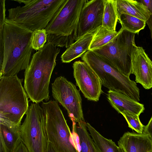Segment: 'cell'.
I'll use <instances>...</instances> for the list:
<instances>
[{
	"label": "cell",
	"mask_w": 152,
	"mask_h": 152,
	"mask_svg": "<svg viewBox=\"0 0 152 152\" xmlns=\"http://www.w3.org/2000/svg\"><path fill=\"white\" fill-rule=\"evenodd\" d=\"M33 31L6 18L3 29L4 52L0 78L11 77L25 70L31 61Z\"/></svg>",
	"instance_id": "1"
},
{
	"label": "cell",
	"mask_w": 152,
	"mask_h": 152,
	"mask_svg": "<svg viewBox=\"0 0 152 152\" xmlns=\"http://www.w3.org/2000/svg\"><path fill=\"white\" fill-rule=\"evenodd\" d=\"M50 42L32 56L30 63L24 72V88L33 103L48 101L49 84L56 59L60 49Z\"/></svg>",
	"instance_id": "2"
},
{
	"label": "cell",
	"mask_w": 152,
	"mask_h": 152,
	"mask_svg": "<svg viewBox=\"0 0 152 152\" xmlns=\"http://www.w3.org/2000/svg\"><path fill=\"white\" fill-rule=\"evenodd\" d=\"M68 0H14L24 5L8 9V18L34 31L45 29Z\"/></svg>",
	"instance_id": "3"
},
{
	"label": "cell",
	"mask_w": 152,
	"mask_h": 152,
	"mask_svg": "<svg viewBox=\"0 0 152 152\" xmlns=\"http://www.w3.org/2000/svg\"><path fill=\"white\" fill-rule=\"evenodd\" d=\"M86 0H68L45 28L47 42L56 47L68 48L76 40L78 20Z\"/></svg>",
	"instance_id": "4"
},
{
	"label": "cell",
	"mask_w": 152,
	"mask_h": 152,
	"mask_svg": "<svg viewBox=\"0 0 152 152\" xmlns=\"http://www.w3.org/2000/svg\"><path fill=\"white\" fill-rule=\"evenodd\" d=\"M23 80L17 75L0 78V119L18 126L29 107Z\"/></svg>",
	"instance_id": "5"
},
{
	"label": "cell",
	"mask_w": 152,
	"mask_h": 152,
	"mask_svg": "<svg viewBox=\"0 0 152 152\" xmlns=\"http://www.w3.org/2000/svg\"><path fill=\"white\" fill-rule=\"evenodd\" d=\"M99 78L102 85L109 90L118 92L139 102L140 90L136 82L131 80L105 61L94 52L88 50L81 57Z\"/></svg>",
	"instance_id": "6"
},
{
	"label": "cell",
	"mask_w": 152,
	"mask_h": 152,
	"mask_svg": "<svg viewBox=\"0 0 152 152\" xmlns=\"http://www.w3.org/2000/svg\"><path fill=\"white\" fill-rule=\"evenodd\" d=\"M41 107L48 141L57 152H79L58 102L52 100L43 102Z\"/></svg>",
	"instance_id": "7"
},
{
	"label": "cell",
	"mask_w": 152,
	"mask_h": 152,
	"mask_svg": "<svg viewBox=\"0 0 152 152\" xmlns=\"http://www.w3.org/2000/svg\"><path fill=\"white\" fill-rule=\"evenodd\" d=\"M135 34L122 28L110 42L94 52L125 75L129 77L132 70V54Z\"/></svg>",
	"instance_id": "8"
},
{
	"label": "cell",
	"mask_w": 152,
	"mask_h": 152,
	"mask_svg": "<svg viewBox=\"0 0 152 152\" xmlns=\"http://www.w3.org/2000/svg\"><path fill=\"white\" fill-rule=\"evenodd\" d=\"M26 114L20 126L22 142L28 152H45L48 141L42 108L39 103H33Z\"/></svg>",
	"instance_id": "9"
},
{
	"label": "cell",
	"mask_w": 152,
	"mask_h": 152,
	"mask_svg": "<svg viewBox=\"0 0 152 152\" xmlns=\"http://www.w3.org/2000/svg\"><path fill=\"white\" fill-rule=\"evenodd\" d=\"M51 88L53 98L66 109L72 122L85 121L82 99L75 86L64 77L60 76L56 78Z\"/></svg>",
	"instance_id": "10"
},
{
	"label": "cell",
	"mask_w": 152,
	"mask_h": 152,
	"mask_svg": "<svg viewBox=\"0 0 152 152\" xmlns=\"http://www.w3.org/2000/svg\"><path fill=\"white\" fill-rule=\"evenodd\" d=\"M76 85L88 100L97 102L103 92L102 84L98 75L85 62L76 61L73 64Z\"/></svg>",
	"instance_id": "11"
},
{
	"label": "cell",
	"mask_w": 152,
	"mask_h": 152,
	"mask_svg": "<svg viewBox=\"0 0 152 152\" xmlns=\"http://www.w3.org/2000/svg\"><path fill=\"white\" fill-rule=\"evenodd\" d=\"M104 7V0L86 1L80 13L76 40L86 33L102 26Z\"/></svg>",
	"instance_id": "12"
},
{
	"label": "cell",
	"mask_w": 152,
	"mask_h": 152,
	"mask_svg": "<svg viewBox=\"0 0 152 152\" xmlns=\"http://www.w3.org/2000/svg\"><path fill=\"white\" fill-rule=\"evenodd\" d=\"M131 74L135 76L136 83L146 89L152 88V61L141 47L135 46L132 54Z\"/></svg>",
	"instance_id": "13"
},
{
	"label": "cell",
	"mask_w": 152,
	"mask_h": 152,
	"mask_svg": "<svg viewBox=\"0 0 152 152\" xmlns=\"http://www.w3.org/2000/svg\"><path fill=\"white\" fill-rule=\"evenodd\" d=\"M118 144L125 152H152V142L149 136L143 133L125 132Z\"/></svg>",
	"instance_id": "14"
},
{
	"label": "cell",
	"mask_w": 152,
	"mask_h": 152,
	"mask_svg": "<svg viewBox=\"0 0 152 152\" xmlns=\"http://www.w3.org/2000/svg\"><path fill=\"white\" fill-rule=\"evenodd\" d=\"M107 98L112 106L119 113L126 111L139 116L145 110L143 104L118 92L109 90Z\"/></svg>",
	"instance_id": "15"
},
{
	"label": "cell",
	"mask_w": 152,
	"mask_h": 152,
	"mask_svg": "<svg viewBox=\"0 0 152 152\" xmlns=\"http://www.w3.org/2000/svg\"><path fill=\"white\" fill-rule=\"evenodd\" d=\"M20 126L0 119V141L7 152H15L22 142Z\"/></svg>",
	"instance_id": "16"
},
{
	"label": "cell",
	"mask_w": 152,
	"mask_h": 152,
	"mask_svg": "<svg viewBox=\"0 0 152 152\" xmlns=\"http://www.w3.org/2000/svg\"><path fill=\"white\" fill-rule=\"evenodd\" d=\"M99 28L86 33L70 46L61 56L62 62L69 63L89 50L93 36Z\"/></svg>",
	"instance_id": "17"
},
{
	"label": "cell",
	"mask_w": 152,
	"mask_h": 152,
	"mask_svg": "<svg viewBox=\"0 0 152 152\" xmlns=\"http://www.w3.org/2000/svg\"><path fill=\"white\" fill-rule=\"evenodd\" d=\"M116 3L118 16L127 14L146 22L151 14L147 7L138 1L116 0Z\"/></svg>",
	"instance_id": "18"
},
{
	"label": "cell",
	"mask_w": 152,
	"mask_h": 152,
	"mask_svg": "<svg viewBox=\"0 0 152 152\" xmlns=\"http://www.w3.org/2000/svg\"><path fill=\"white\" fill-rule=\"evenodd\" d=\"M85 121L72 122L73 131L76 132L80 146V152H98L95 143L89 134Z\"/></svg>",
	"instance_id": "19"
},
{
	"label": "cell",
	"mask_w": 152,
	"mask_h": 152,
	"mask_svg": "<svg viewBox=\"0 0 152 152\" xmlns=\"http://www.w3.org/2000/svg\"><path fill=\"white\" fill-rule=\"evenodd\" d=\"M86 124L98 152H118V146L112 140L104 137L88 123Z\"/></svg>",
	"instance_id": "20"
},
{
	"label": "cell",
	"mask_w": 152,
	"mask_h": 152,
	"mask_svg": "<svg viewBox=\"0 0 152 152\" xmlns=\"http://www.w3.org/2000/svg\"><path fill=\"white\" fill-rule=\"evenodd\" d=\"M104 7L102 26L114 31L118 19L116 0H104Z\"/></svg>",
	"instance_id": "21"
},
{
	"label": "cell",
	"mask_w": 152,
	"mask_h": 152,
	"mask_svg": "<svg viewBox=\"0 0 152 152\" xmlns=\"http://www.w3.org/2000/svg\"><path fill=\"white\" fill-rule=\"evenodd\" d=\"M118 32L108 29L102 26L100 27L93 36L89 50L92 51L105 46L114 39Z\"/></svg>",
	"instance_id": "22"
},
{
	"label": "cell",
	"mask_w": 152,
	"mask_h": 152,
	"mask_svg": "<svg viewBox=\"0 0 152 152\" xmlns=\"http://www.w3.org/2000/svg\"><path fill=\"white\" fill-rule=\"evenodd\" d=\"M118 20L122 28L135 34L144 29L146 23V22L137 18L124 14L119 16Z\"/></svg>",
	"instance_id": "23"
},
{
	"label": "cell",
	"mask_w": 152,
	"mask_h": 152,
	"mask_svg": "<svg viewBox=\"0 0 152 152\" xmlns=\"http://www.w3.org/2000/svg\"><path fill=\"white\" fill-rule=\"evenodd\" d=\"M121 114L125 119L129 127L138 133H143L144 126L140 121L139 115L126 111L124 112Z\"/></svg>",
	"instance_id": "24"
},
{
	"label": "cell",
	"mask_w": 152,
	"mask_h": 152,
	"mask_svg": "<svg viewBox=\"0 0 152 152\" xmlns=\"http://www.w3.org/2000/svg\"><path fill=\"white\" fill-rule=\"evenodd\" d=\"M47 33L45 29L33 31L31 45L33 50H38L43 48L47 41Z\"/></svg>",
	"instance_id": "25"
},
{
	"label": "cell",
	"mask_w": 152,
	"mask_h": 152,
	"mask_svg": "<svg viewBox=\"0 0 152 152\" xmlns=\"http://www.w3.org/2000/svg\"><path fill=\"white\" fill-rule=\"evenodd\" d=\"M5 13H0V63L3 61L4 52L3 29L6 19Z\"/></svg>",
	"instance_id": "26"
},
{
	"label": "cell",
	"mask_w": 152,
	"mask_h": 152,
	"mask_svg": "<svg viewBox=\"0 0 152 152\" xmlns=\"http://www.w3.org/2000/svg\"><path fill=\"white\" fill-rule=\"evenodd\" d=\"M143 4L146 6L151 13L149 18L146 21V23L150 30L151 36L152 38V0H138Z\"/></svg>",
	"instance_id": "27"
},
{
	"label": "cell",
	"mask_w": 152,
	"mask_h": 152,
	"mask_svg": "<svg viewBox=\"0 0 152 152\" xmlns=\"http://www.w3.org/2000/svg\"><path fill=\"white\" fill-rule=\"evenodd\" d=\"M143 133L147 134L152 142V116L148 124L144 126Z\"/></svg>",
	"instance_id": "28"
},
{
	"label": "cell",
	"mask_w": 152,
	"mask_h": 152,
	"mask_svg": "<svg viewBox=\"0 0 152 152\" xmlns=\"http://www.w3.org/2000/svg\"><path fill=\"white\" fill-rule=\"evenodd\" d=\"M15 152H28L25 145L21 142Z\"/></svg>",
	"instance_id": "29"
},
{
	"label": "cell",
	"mask_w": 152,
	"mask_h": 152,
	"mask_svg": "<svg viewBox=\"0 0 152 152\" xmlns=\"http://www.w3.org/2000/svg\"><path fill=\"white\" fill-rule=\"evenodd\" d=\"M45 152H57L53 145L48 142Z\"/></svg>",
	"instance_id": "30"
},
{
	"label": "cell",
	"mask_w": 152,
	"mask_h": 152,
	"mask_svg": "<svg viewBox=\"0 0 152 152\" xmlns=\"http://www.w3.org/2000/svg\"><path fill=\"white\" fill-rule=\"evenodd\" d=\"M0 152H7L2 142L0 141Z\"/></svg>",
	"instance_id": "31"
},
{
	"label": "cell",
	"mask_w": 152,
	"mask_h": 152,
	"mask_svg": "<svg viewBox=\"0 0 152 152\" xmlns=\"http://www.w3.org/2000/svg\"><path fill=\"white\" fill-rule=\"evenodd\" d=\"M118 146V152H125L123 149L120 146Z\"/></svg>",
	"instance_id": "32"
},
{
	"label": "cell",
	"mask_w": 152,
	"mask_h": 152,
	"mask_svg": "<svg viewBox=\"0 0 152 152\" xmlns=\"http://www.w3.org/2000/svg\"><path fill=\"white\" fill-rule=\"evenodd\" d=\"M151 94H152V93H151Z\"/></svg>",
	"instance_id": "33"
}]
</instances>
